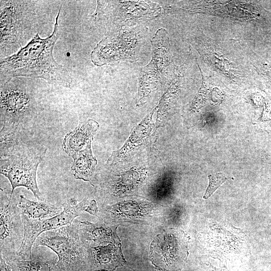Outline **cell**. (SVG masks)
I'll use <instances>...</instances> for the list:
<instances>
[{
  "mask_svg": "<svg viewBox=\"0 0 271 271\" xmlns=\"http://www.w3.org/2000/svg\"><path fill=\"white\" fill-rule=\"evenodd\" d=\"M98 128V122L91 119L79 124L68 133L63 140V148L66 154L72 157L91 145Z\"/></svg>",
  "mask_w": 271,
  "mask_h": 271,
  "instance_id": "obj_13",
  "label": "cell"
},
{
  "mask_svg": "<svg viewBox=\"0 0 271 271\" xmlns=\"http://www.w3.org/2000/svg\"><path fill=\"white\" fill-rule=\"evenodd\" d=\"M157 107L149 110L147 115L133 130L124 145L118 151H114L107 161V164H113L123 156L142 144L148 138L152 125V116Z\"/></svg>",
  "mask_w": 271,
  "mask_h": 271,
  "instance_id": "obj_14",
  "label": "cell"
},
{
  "mask_svg": "<svg viewBox=\"0 0 271 271\" xmlns=\"http://www.w3.org/2000/svg\"><path fill=\"white\" fill-rule=\"evenodd\" d=\"M0 106L1 122L19 125L31 116L36 103L29 89L13 78L1 85Z\"/></svg>",
  "mask_w": 271,
  "mask_h": 271,
  "instance_id": "obj_11",
  "label": "cell"
},
{
  "mask_svg": "<svg viewBox=\"0 0 271 271\" xmlns=\"http://www.w3.org/2000/svg\"><path fill=\"white\" fill-rule=\"evenodd\" d=\"M79 221L75 219L67 225L45 231L37 238L34 246L48 247L58 257L56 265L61 271L89 269L87 249L79 233Z\"/></svg>",
  "mask_w": 271,
  "mask_h": 271,
  "instance_id": "obj_4",
  "label": "cell"
},
{
  "mask_svg": "<svg viewBox=\"0 0 271 271\" xmlns=\"http://www.w3.org/2000/svg\"><path fill=\"white\" fill-rule=\"evenodd\" d=\"M36 2L1 1V57L22 47L21 41L37 22Z\"/></svg>",
  "mask_w": 271,
  "mask_h": 271,
  "instance_id": "obj_6",
  "label": "cell"
},
{
  "mask_svg": "<svg viewBox=\"0 0 271 271\" xmlns=\"http://www.w3.org/2000/svg\"><path fill=\"white\" fill-rule=\"evenodd\" d=\"M21 216L30 220H42L53 217L63 211L61 207L43 201L28 199L21 194L18 201Z\"/></svg>",
  "mask_w": 271,
  "mask_h": 271,
  "instance_id": "obj_15",
  "label": "cell"
},
{
  "mask_svg": "<svg viewBox=\"0 0 271 271\" xmlns=\"http://www.w3.org/2000/svg\"><path fill=\"white\" fill-rule=\"evenodd\" d=\"M1 271H12L11 266L8 264L0 254Z\"/></svg>",
  "mask_w": 271,
  "mask_h": 271,
  "instance_id": "obj_23",
  "label": "cell"
},
{
  "mask_svg": "<svg viewBox=\"0 0 271 271\" xmlns=\"http://www.w3.org/2000/svg\"><path fill=\"white\" fill-rule=\"evenodd\" d=\"M164 11L158 4L151 2L97 1L96 10L90 18L110 33L155 19Z\"/></svg>",
  "mask_w": 271,
  "mask_h": 271,
  "instance_id": "obj_5",
  "label": "cell"
},
{
  "mask_svg": "<svg viewBox=\"0 0 271 271\" xmlns=\"http://www.w3.org/2000/svg\"><path fill=\"white\" fill-rule=\"evenodd\" d=\"M85 211L93 216L97 215L98 212V209L95 200L93 199L89 202L87 206L85 209Z\"/></svg>",
  "mask_w": 271,
  "mask_h": 271,
  "instance_id": "obj_22",
  "label": "cell"
},
{
  "mask_svg": "<svg viewBox=\"0 0 271 271\" xmlns=\"http://www.w3.org/2000/svg\"><path fill=\"white\" fill-rule=\"evenodd\" d=\"M56 263L53 259L37 255L31 259L14 260L8 264L12 271H61Z\"/></svg>",
  "mask_w": 271,
  "mask_h": 271,
  "instance_id": "obj_18",
  "label": "cell"
},
{
  "mask_svg": "<svg viewBox=\"0 0 271 271\" xmlns=\"http://www.w3.org/2000/svg\"><path fill=\"white\" fill-rule=\"evenodd\" d=\"M60 6L52 34L45 38L36 34L30 41L13 54L1 58V85L17 77L43 79L50 83L70 88L72 78L67 69L53 56L60 34Z\"/></svg>",
  "mask_w": 271,
  "mask_h": 271,
  "instance_id": "obj_1",
  "label": "cell"
},
{
  "mask_svg": "<svg viewBox=\"0 0 271 271\" xmlns=\"http://www.w3.org/2000/svg\"><path fill=\"white\" fill-rule=\"evenodd\" d=\"M71 158L73 159V162L71 169L74 177L84 181H90V178L97 164L91 145Z\"/></svg>",
  "mask_w": 271,
  "mask_h": 271,
  "instance_id": "obj_17",
  "label": "cell"
},
{
  "mask_svg": "<svg viewBox=\"0 0 271 271\" xmlns=\"http://www.w3.org/2000/svg\"><path fill=\"white\" fill-rule=\"evenodd\" d=\"M89 202L87 199H84L78 203L75 198H69L63 204V211L60 213L48 219L30 220L21 216L24 227V237L15 260L32 259V246L39 236L45 231L72 223L85 211Z\"/></svg>",
  "mask_w": 271,
  "mask_h": 271,
  "instance_id": "obj_8",
  "label": "cell"
},
{
  "mask_svg": "<svg viewBox=\"0 0 271 271\" xmlns=\"http://www.w3.org/2000/svg\"><path fill=\"white\" fill-rule=\"evenodd\" d=\"M86 247L87 262L91 271H114L125 263L120 247L115 243Z\"/></svg>",
  "mask_w": 271,
  "mask_h": 271,
  "instance_id": "obj_12",
  "label": "cell"
},
{
  "mask_svg": "<svg viewBox=\"0 0 271 271\" xmlns=\"http://www.w3.org/2000/svg\"><path fill=\"white\" fill-rule=\"evenodd\" d=\"M19 125L4 123L1 130V157L8 155L19 145Z\"/></svg>",
  "mask_w": 271,
  "mask_h": 271,
  "instance_id": "obj_19",
  "label": "cell"
},
{
  "mask_svg": "<svg viewBox=\"0 0 271 271\" xmlns=\"http://www.w3.org/2000/svg\"><path fill=\"white\" fill-rule=\"evenodd\" d=\"M205 266L206 271H230L226 265L222 262L212 264L207 262Z\"/></svg>",
  "mask_w": 271,
  "mask_h": 271,
  "instance_id": "obj_21",
  "label": "cell"
},
{
  "mask_svg": "<svg viewBox=\"0 0 271 271\" xmlns=\"http://www.w3.org/2000/svg\"><path fill=\"white\" fill-rule=\"evenodd\" d=\"M46 150L19 144L7 156L1 157L0 173L12 185L10 197L17 187L23 186L30 190L41 201V194L36 181L38 167Z\"/></svg>",
  "mask_w": 271,
  "mask_h": 271,
  "instance_id": "obj_7",
  "label": "cell"
},
{
  "mask_svg": "<svg viewBox=\"0 0 271 271\" xmlns=\"http://www.w3.org/2000/svg\"><path fill=\"white\" fill-rule=\"evenodd\" d=\"M82 271H90L89 269H85V270H83Z\"/></svg>",
  "mask_w": 271,
  "mask_h": 271,
  "instance_id": "obj_24",
  "label": "cell"
},
{
  "mask_svg": "<svg viewBox=\"0 0 271 271\" xmlns=\"http://www.w3.org/2000/svg\"><path fill=\"white\" fill-rule=\"evenodd\" d=\"M152 263L161 271H180L188 255V241L180 230H170L158 235L150 249Z\"/></svg>",
  "mask_w": 271,
  "mask_h": 271,
  "instance_id": "obj_9",
  "label": "cell"
},
{
  "mask_svg": "<svg viewBox=\"0 0 271 271\" xmlns=\"http://www.w3.org/2000/svg\"><path fill=\"white\" fill-rule=\"evenodd\" d=\"M4 190L1 193L0 251L5 261L9 263L16 258L24 233L21 211L12 196Z\"/></svg>",
  "mask_w": 271,
  "mask_h": 271,
  "instance_id": "obj_10",
  "label": "cell"
},
{
  "mask_svg": "<svg viewBox=\"0 0 271 271\" xmlns=\"http://www.w3.org/2000/svg\"><path fill=\"white\" fill-rule=\"evenodd\" d=\"M79 233L83 242L92 241L100 244L116 242L114 229L103 223L79 221Z\"/></svg>",
  "mask_w": 271,
  "mask_h": 271,
  "instance_id": "obj_16",
  "label": "cell"
},
{
  "mask_svg": "<svg viewBox=\"0 0 271 271\" xmlns=\"http://www.w3.org/2000/svg\"><path fill=\"white\" fill-rule=\"evenodd\" d=\"M148 34V28L141 24L110 32L96 45L90 54L91 61L99 67L120 62H137Z\"/></svg>",
  "mask_w": 271,
  "mask_h": 271,
  "instance_id": "obj_3",
  "label": "cell"
},
{
  "mask_svg": "<svg viewBox=\"0 0 271 271\" xmlns=\"http://www.w3.org/2000/svg\"><path fill=\"white\" fill-rule=\"evenodd\" d=\"M152 56L149 63L142 67L139 74L136 103H145L162 86L168 85L174 78L176 67L170 50L167 31L158 29L152 38Z\"/></svg>",
  "mask_w": 271,
  "mask_h": 271,
  "instance_id": "obj_2",
  "label": "cell"
},
{
  "mask_svg": "<svg viewBox=\"0 0 271 271\" xmlns=\"http://www.w3.org/2000/svg\"><path fill=\"white\" fill-rule=\"evenodd\" d=\"M209 185L206 190L203 198L206 199L218 188L227 178L225 174L222 172H218L208 176Z\"/></svg>",
  "mask_w": 271,
  "mask_h": 271,
  "instance_id": "obj_20",
  "label": "cell"
}]
</instances>
